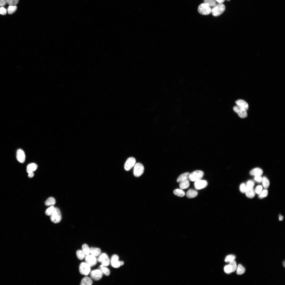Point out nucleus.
<instances>
[{"label": "nucleus", "instance_id": "obj_18", "mask_svg": "<svg viewBox=\"0 0 285 285\" xmlns=\"http://www.w3.org/2000/svg\"><path fill=\"white\" fill-rule=\"evenodd\" d=\"M198 194L197 192L193 189H189L187 191L186 196L189 198H192L196 197Z\"/></svg>", "mask_w": 285, "mask_h": 285}, {"label": "nucleus", "instance_id": "obj_50", "mask_svg": "<svg viewBox=\"0 0 285 285\" xmlns=\"http://www.w3.org/2000/svg\"><path fill=\"white\" fill-rule=\"evenodd\" d=\"M226 1H231V0H226Z\"/></svg>", "mask_w": 285, "mask_h": 285}, {"label": "nucleus", "instance_id": "obj_10", "mask_svg": "<svg viewBox=\"0 0 285 285\" xmlns=\"http://www.w3.org/2000/svg\"><path fill=\"white\" fill-rule=\"evenodd\" d=\"M136 162V161L134 158L133 157L129 158L125 164V169L127 171L129 170L134 166Z\"/></svg>", "mask_w": 285, "mask_h": 285}, {"label": "nucleus", "instance_id": "obj_7", "mask_svg": "<svg viewBox=\"0 0 285 285\" xmlns=\"http://www.w3.org/2000/svg\"><path fill=\"white\" fill-rule=\"evenodd\" d=\"M233 110L241 118H244L247 117V110L243 107L237 106L233 107Z\"/></svg>", "mask_w": 285, "mask_h": 285}, {"label": "nucleus", "instance_id": "obj_22", "mask_svg": "<svg viewBox=\"0 0 285 285\" xmlns=\"http://www.w3.org/2000/svg\"><path fill=\"white\" fill-rule=\"evenodd\" d=\"M90 253L95 256H97L100 255L101 253L100 249L98 248L92 247L90 248Z\"/></svg>", "mask_w": 285, "mask_h": 285}, {"label": "nucleus", "instance_id": "obj_36", "mask_svg": "<svg viewBox=\"0 0 285 285\" xmlns=\"http://www.w3.org/2000/svg\"><path fill=\"white\" fill-rule=\"evenodd\" d=\"M268 194V191L267 190H264L262 191L259 194V197L260 198H263L267 197Z\"/></svg>", "mask_w": 285, "mask_h": 285}, {"label": "nucleus", "instance_id": "obj_9", "mask_svg": "<svg viewBox=\"0 0 285 285\" xmlns=\"http://www.w3.org/2000/svg\"><path fill=\"white\" fill-rule=\"evenodd\" d=\"M86 263L90 267L95 265L97 263V260L95 256L93 255H88L85 258Z\"/></svg>", "mask_w": 285, "mask_h": 285}, {"label": "nucleus", "instance_id": "obj_48", "mask_svg": "<svg viewBox=\"0 0 285 285\" xmlns=\"http://www.w3.org/2000/svg\"><path fill=\"white\" fill-rule=\"evenodd\" d=\"M120 264L121 266L123 265L124 264V263L123 261H120Z\"/></svg>", "mask_w": 285, "mask_h": 285}, {"label": "nucleus", "instance_id": "obj_5", "mask_svg": "<svg viewBox=\"0 0 285 285\" xmlns=\"http://www.w3.org/2000/svg\"><path fill=\"white\" fill-rule=\"evenodd\" d=\"M144 167L143 165L139 163L136 164L134 167V174L136 177H138L141 176L144 172Z\"/></svg>", "mask_w": 285, "mask_h": 285}, {"label": "nucleus", "instance_id": "obj_43", "mask_svg": "<svg viewBox=\"0 0 285 285\" xmlns=\"http://www.w3.org/2000/svg\"><path fill=\"white\" fill-rule=\"evenodd\" d=\"M254 180L256 182L261 183L262 182L263 178L261 176H255Z\"/></svg>", "mask_w": 285, "mask_h": 285}, {"label": "nucleus", "instance_id": "obj_49", "mask_svg": "<svg viewBox=\"0 0 285 285\" xmlns=\"http://www.w3.org/2000/svg\"><path fill=\"white\" fill-rule=\"evenodd\" d=\"M284 266L285 267V262L284 261L283 263Z\"/></svg>", "mask_w": 285, "mask_h": 285}, {"label": "nucleus", "instance_id": "obj_29", "mask_svg": "<svg viewBox=\"0 0 285 285\" xmlns=\"http://www.w3.org/2000/svg\"><path fill=\"white\" fill-rule=\"evenodd\" d=\"M76 255L77 258L80 260H83L85 256L84 253L81 250H78L77 251Z\"/></svg>", "mask_w": 285, "mask_h": 285}, {"label": "nucleus", "instance_id": "obj_13", "mask_svg": "<svg viewBox=\"0 0 285 285\" xmlns=\"http://www.w3.org/2000/svg\"><path fill=\"white\" fill-rule=\"evenodd\" d=\"M102 273L100 270H96L92 271L91 272V277L96 281L100 280L102 277Z\"/></svg>", "mask_w": 285, "mask_h": 285}, {"label": "nucleus", "instance_id": "obj_26", "mask_svg": "<svg viewBox=\"0 0 285 285\" xmlns=\"http://www.w3.org/2000/svg\"><path fill=\"white\" fill-rule=\"evenodd\" d=\"M82 248L83 251L86 255H88L90 253V249L87 244H83L82 246Z\"/></svg>", "mask_w": 285, "mask_h": 285}, {"label": "nucleus", "instance_id": "obj_11", "mask_svg": "<svg viewBox=\"0 0 285 285\" xmlns=\"http://www.w3.org/2000/svg\"><path fill=\"white\" fill-rule=\"evenodd\" d=\"M208 184V182L206 180H200L195 181L194 186L196 190H201L206 188Z\"/></svg>", "mask_w": 285, "mask_h": 285}, {"label": "nucleus", "instance_id": "obj_21", "mask_svg": "<svg viewBox=\"0 0 285 285\" xmlns=\"http://www.w3.org/2000/svg\"><path fill=\"white\" fill-rule=\"evenodd\" d=\"M190 185V182L189 180H187L180 182L179 187L181 189L183 190L188 188Z\"/></svg>", "mask_w": 285, "mask_h": 285}, {"label": "nucleus", "instance_id": "obj_8", "mask_svg": "<svg viewBox=\"0 0 285 285\" xmlns=\"http://www.w3.org/2000/svg\"><path fill=\"white\" fill-rule=\"evenodd\" d=\"M90 267L86 263H82L79 266V272L82 275H88L90 271Z\"/></svg>", "mask_w": 285, "mask_h": 285}, {"label": "nucleus", "instance_id": "obj_24", "mask_svg": "<svg viewBox=\"0 0 285 285\" xmlns=\"http://www.w3.org/2000/svg\"><path fill=\"white\" fill-rule=\"evenodd\" d=\"M174 193L175 195L180 197H183L185 194V192L181 189L175 190L174 191Z\"/></svg>", "mask_w": 285, "mask_h": 285}, {"label": "nucleus", "instance_id": "obj_40", "mask_svg": "<svg viewBox=\"0 0 285 285\" xmlns=\"http://www.w3.org/2000/svg\"><path fill=\"white\" fill-rule=\"evenodd\" d=\"M263 187L261 185H259L256 187L255 189V192L256 194H259L263 190Z\"/></svg>", "mask_w": 285, "mask_h": 285}, {"label": "nucleus", "instance_id": "obj_15", "mask_svg": "<svg viewBox=\"0 0 285 285\" xmlns=\"http://www.w3.org/2000/svg\"><path fill=\"white\" fill-rule=\"evenodd\" d=\"M263 171L261 169L259 168H254L250 172L251 175L255 176H261L263 174Z\"/></svg>", "mask_w": 285, "mask_h": 285}, {"label": "nucleus", "instance_id": "obj_17", "mask_svg": "<svg viewBox=\"0 0 285 285\" xmlns=\"http://www.w3.org/2000/svg\"><path fill=\"white\" fill-rule=\"evenodd\" d=\"M190 173H186L180 175L177 179V182L178 183L188 180L189 179Z\"/></svg>", "mask_w": 285, "mask_h": 285}, {"label": "nucleus", "instance_id": "obj_41", "mask_svg": "<svg viewBox=\"0 0 285 285\" xmlns=\"http://www.w3.org/2000/svg\"><path fill=\"white\" fill-rule=\"evenodd\" d=\"M240 190L242 193H245L246 191V185L244 183L242 184L240 186Z\"/></svg>", "mask_w": 285, "mask_h": 285}, {"label": "nucleus", "instance_id": "obj_2", "mask_svg": "<svg viewBox=\"0 0 285 285\" xmlns=\"http://www.w3.org/2000/svg\"><path fill=\"white\" fill-rule=\"evenodd\" d=\"M50 219L52 222L54 223H60L62 219L61 211L58 208H55L54 210L50 215Z\"/></svg>", "mask_w": 285, "mask_h": 285}, {"label": "nucleus", "instance_id": "obj_4", "mask_svg": "<svg viewBox=\"0 0 285 285\" xmlns=\"http://www.w3.org/2000/svg\"><path fill=\"white\" fill-rule=\"evenodd\" d=\"M212 8L206 4L203 3L200 5L198 8V12L201 14L208 15L212 13Z\"/></svg>", "mask_w": 285, "mask_h": 285}, {"label": "nucleus", "instance_id": "obj_35", "mask_svg": "<svg viewBox=\"0 0 285 285\" xmlns=\"http://www.w3.org/2000/svg\"><path fill=\"white\" fill-rule=\"evenodd\" d=\"M55 207L53 206L47 209L45 211V214L47 216L50 215L53 213L55 209Z\"/></svg>", "mask_w": 285, "mask_h": 285}, {"label": "nucleus", "instance_id": "obj_3", "mask_svg": "<svg viewBox=\"0 0 285 285\" xmlns=\"http://www.w3.org/2000/svg\"><path fill=\"white\" fill-rule=\"evenodd\" d=\"M204 176V173L201 170H196L190 174L189 179L192 182H195L201 180Z\"/></svg>", "mask_w": 285, "mask_h": 285}, {"label": "nucleus", "instance_id": "obj_25", "mask_svg": "<svg viewBox=\"0 0 285 285\" xmlns=\"http://www.w3.org/2000/svg\"><path fill=\"white\" fill-rule=\"evenodd\" d=\"M236 270L237 273L239 275L243 274L246 271L245 268L241 264L238 265Z\"/></svg>", "mask_w": 285, "mask_h": 285}, {"label": "nucleus", "instance_id": "obj_32", "mask_svg": "<svg viewBox=\"0 0 285 285\" xmlns=\"http://www.w3.org/2000/svg\"><path fill=\"white\" fill-rule=\"evenodd\" d=\"M254 185V182L252 180H249L247 183L246 186V191L253 189Z\"/></svg>", "mask_w": 285, "mask_h": 285}, {"label": "nucleus", "instance_id": "obj_33", "mask_svg": "<svg viewBox=\"0 0 285 285\" xmlns=\"http://www.w3.org/2000/svg\"><path fill=\"white\" fill-rule=\"evenodd\" d=\"M262 182L264 187L266 189L269 186L270 183L269 180L267 178L264 177L263 178Z\"/></svg>", "mask_w": 285, "mask_h": 285}, {"label": "nucleus", "instance_id": "obj_20", "mask_svg": "<svg viewBox=\"0 0 285 285\" xmlns=\"http://www.w3.org/2000/svg\"><path fill=\"white\" fill-rule=\"evenodd\" d=\"M93 283L92 280L90 278L88 277H86L82 279L80 284L81 285H91Z\"/></svg>", "mask_w": 285, "mask_h": 285}, {"label": "nucleus", "instance_id": "obj_16", "mask_svg": "<svg viewBox=\"0 0 285 285\" xmlns=\"http://www.w3.org/2000/svg\"><path fill=\"white\" fill-rule=\"evenodd\" d=\"M38 166L34 163H31L28 164L27 167L26 171L27 173L28 174L32 172H34L37 169Z\"/></svg>", "mask_w": 285, "mask_h": 285}, {"label": "nucleus", "instance_id": "obj_27", "mask_svg": "<svg viewBox=\"0 0 285 285\" xmlns=\"http://www.w3.org/2000/svg\"><path fill=\"white\" fill-rule=\"evenodd\" d=\"M246 196L250 198H253L255 195V192L253 189L246 191L245 192Z\"/></svg>", "mask_w": 285, "mask_h": 285}, {"label": "nucleus", "instance_id": "obj_14", "mask_svg": "<svg viewBox=\"0 0 285 285\" xmlns=\"http://www.w3.org/2000/svg\"><path fill=\"white\" fill-rule=\"evenodd\" d=\"M16 158L18 161L21 163H23L25 161V156L24 151L21 149L18 150L16 153Z\"/></svg>", "mask_w": 285, "mask_h": 285}, {"label": "nucleus", "instance_id": "obj_42", "mask_svg": "<svg viewBox=\"0 0 285 285\" xmlns=\"http://www.w3.org/2000/svg\"><path fill=\"white\" fill-rule=\"evenodd\" d=\"M7 9L3 7L0 8V14L2 15H5L7 13Z\"/></svg>", "mask_w": 285, "mask_h": 285}, {"label": "nucleus", "instance_id": "obj_45", "mask_svg": "<svg viewBox=\"0 0 285 285\" xmlns=\"http://www.w3.org/2000/svg\"><path fill=\"white\" fill-rule=\"evenodd\" d=\"M34 174L33 172H32L28 174V178H32L34 176Z\"/></svg>", "mask_w": 285, "mask_h": 285}, {"label": "nucleus", "instance_id": "obj_38", "mask_svg": "<svg viewBox=\"0 0 285 285\" xmlns=\"http://www.w3.org/2000/svg\"><path fill=\"white\" fill-rule=\"evenodd\" d=\"M100 269L101 271L106 276H108L110 275V270L107 268L103 267H101Z\"/></svg>", "mask_w": 285, "mask_h": 285}, {"label": "nucleus", "instance_id": "obj_28", "mask_svg": "<svg viewBox=\"0 0 285 285\" xmlns=\"http://www.w3.org/2000/svg\"><path fill=\"white\" fill-rule=\"evenodd\" d=\"M204 3L210 7H214L216 4L215 0H204Z\"/></svg>", "mask_w": 285, "mask_h": 285}, {"label": "nucleus", "instance_id": "obj_44", "mask_svg": "<svg viewBox=\"0 0 285 285\" xmlns=\"http://www.w3.org/2000/svg\"><path fill=\"white\" fill-rule=\"evenodd\" d=\"M7 3V0H0V7H3Z\"/></svg>", "mask_w": 285, "mask_h": 285}, {"label": "nucleus", "instance_id": "obj_47", "mask_svg": "<svg viewBox=\"0 0 285 285\" xmlns=\"http://www.w3.org/2000/svg\"><path fill=\"white\" fill-rule=\"evenodd\" d=\"M283 216H282L281 215H280L279 217V220L280 221H282L283 220Z\"/></svg>", "mask_w": 285, "mask_h": 285}, {"label": "nucleus", "instance_id": "obj_37", "mask_svg": "<svg viewBox=\"0 0 285 285\" xmlns=\"http://www.w3.org/2000/svg\"><path fill=\"white\" fill-rule=\"evenodd\" d=\"M229 264L231 266L232 268L233 272H235L236 270L237 266L235 260L230 263Z\"/></svg>", "mask_w": 285, "mask_h": 285}, {"label": "nucleus", "instance_id": "obj_23", "mask_svg": "<svg viewBox=\"0 0 285 285\" xmlns=\"http://www.w3.org/2000/svg\"><path fill=\"white\" fill-rule=\"evenodd\" d=\"M56 201L55 199L53 197L49 198L45 203V204L47 206H52L55 205Z\"/></svg>", "mask_w": 285, "mask_h": 285}, {"label": "nucleus", "instance_id": "obj_31", "mask_svg": "<svg viewBox=\"0 0 285 285\" xmlns=\"http://www.w3.org/2000/svg\"><path fill=\"white\" fill-rule=\"evenodd\" d=\"M17 9L16 6L10 5L8 8L7 11L9 14H12L15 13Z\"/></svg>", "mask_w": 285, "mask_h": 285}, {"label": "nucleus", "instance_id": "obj_30", "mask_svg": "<svg viewBox=\"0 0 285 285\" xmlns=\"http://www.w3.org/2000/svg\"><path fill=\"white\" fill-rule=\"evenodd\" d=\"M236 259L235 256L233 255H228L226 256L225 261L226 263H230L235 260Z\"/></svg>", "mask_w": 285, "mask_h": 285}, {"label": "nucleus", "instance_id": "obj_6", "mask_svg": "<svg viewBox=\"0 0 285 285\" xmlns=\"http://www.w3.org/2000/svg\"><path fill=\"white\" fill-rule=\"evenodd\" d=\"M98 260L99 262L102 264L100 266L101 267L108 266L110 265V259L108 255L105 253H103L100 254Z\"/></svg>", "mask_w": 285, "mask_h": 285}, {"label": "nucleus", "instance_id": "obj_12", "mask_svg": "<svg viewBox=\"0 0 285 285\" xmlns=\"http://www.w3.org/2000/svg\"><path fill=\"white\" fill-rule=\"evenodd\" d=\"M119 256L116 254L113 255L111 258V264L113 267L118 268L121 266L120 261H119Z\"/></svg>", "mask_w": 285, "mask_h": 285}, {"label": "nucleus", "instance_id": "obj_46", "mask_svg": "<svg viewBox=\"0 0 285 285\" xmlns=\"http://www.w3.org/2000/svg\"><path fill=\"white\" fill-rule=\"evenodd\" d=\"M215 1L219 3L222 4L225 2V0H215Z\"/></svg>", "mask_w": 285, "mask_h": 285}, {"label": "nucleus", "instance_id": "obj_1", "mask_svg": "<svg viewBox=\"0 0 285 285\" xmlns=\"http://www.w3.org/2000/svg\"><path fill=\"white\" fill-rule=\"evenodd\" d=\"M225 10V5L223 3H218L213 7L212 9V13L214 16H218L223 13Z\"/></svg>", "mask_w": 285, "mask_h": 285}, {"label": "nucleus", "instance_id": "obj_19", "mask_svg": "<svg viewBox=\"0 0 285 285\" xmlns=\"http://www.w3.org/2000/svg\"><path fill=\"white\" fill-rule=\"evenodd\" d=\"M236 103L237 106L243 107L247 110L248 109L249 105L247 102L242 100H237Z\"/></svg>", "mask_w": 285, "mask_h": 285}, {"label": "nucleus", "instance_id": "obj_34", "mask_svg": "<svg viewBox=\"0 0 285 285\" xmlns=\"http://www.w3.org/2000/svg\"><path fill=\"white\" fill-rule=\"evenodd\" d=\"M224 270L225 272L227 274H230L233 272L232 268L229 264L225 266Z\"/></svg>", "mask_w": 285, "mask_h": 285}, {"label": "nucleus", "instance_id": "obj_39", "mask_svg": "<svg viewBox=\"0 0 285 285\" xmlns=\"http://www.w3.org/2000/svg\"><path fill=\"white\" fill-rule=\"evenodd\" d=\"M7 3L10 5L15 6L18 4L19 0H7Z\"/></svg>", "mask_w": 285, "mask_h": 285}]
</instances>
